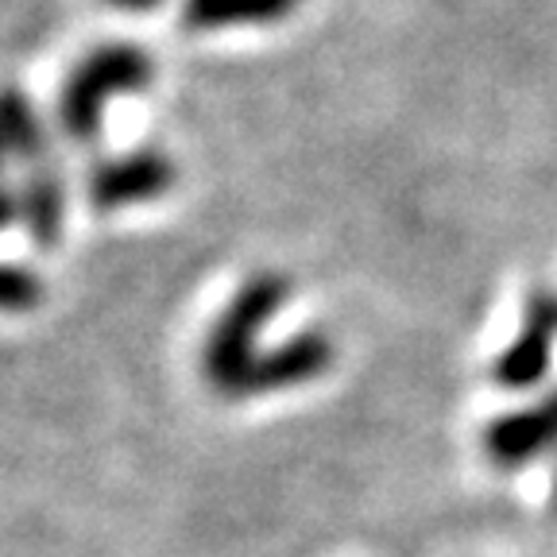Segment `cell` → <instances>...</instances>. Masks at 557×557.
Masks as SVG:
<instances>
[{
	"instance_id": "6da1fadb",
	"label": "cell",
	"mask_w": 557,
	"mask_h": 557,
	"mask_svg": "<svg viewBox=\"0 0 557 557\" xmlns=\"http://www.w3.org/2000/svg\"><path fill=\"white\" fill-rule=\"evenodd\" d=\"M287 298L290 283L283 275H256L236 290L225 313L213 322L206 348H201V372L221 399H244V380H248L256 357H260L256 337L283 310Z\"/></svg>"
},
{
	"instance_id": "7a4b0ae2",
	"label": "cell",
	"mask_w": 557,
	"mask_h": 557,
	"mask_svg": "<svg viewBox=\"0 0 557 557\" xmlns=\"http://www.w3.org/2000/svg\"><path fill=\"white\" fill-rule=\"evenodd\" d=\"M151 82V59L139 47H101L66 78L59 97V121L74 144L101 136L104 104L121 94H139Z\"/></svg>"
},
{
	"instance_id": "3957f363",
	"label": "cell",
	"mask_w": 557,
	"mask_h": 557,
	"mask_svg": "<svg viewBox=\"0 0 557 557\" xmlns=\"http://www.w3.org/2000/svg\"><path fill=\"white\" fill-rule=\"evenodd\" d=\"M554 341H557V290L539 287L531 290L527 306H522V330L511 345L504 348V357L492 368V380L507 392H527L546 380L549 364H554Z\"/></svg>"
},
{
	"instance_id": "277c9868",
	"label": "cell",
	"mask_w": 557,
	"mask_h": 557,
	"mask_svg": "<svg viewBox=\"0 0 557 557\" xmlns=\"http://www.w3.org/2000/svg\"><path fill=\"white\" fill-rule=\"evenodd\" d=\"M174 186V163L163 151H132L121 159H104L89 171V201L104 213L124 206H139V201L163 198Z\"/></svg>"
},
{
	"instance_id": "5b68a950",
	"label": "cell",
	"mask_w": 557,
	"mask_h": 557,
	"mask_svg": "<svg viewBox=\"0 0 557 557\" xmlns=\"http://www.w3.org/2000/svg\"><path fill=\"white\" fill-rule=\"evenodd\" d=\"M557 449V392L546 395L539 407L511 410L484 430L487 461L499 469H522L542 453Z\"/></svg>"
},
{
	"instance_id": "8992f818",
	"label": "cell",
	"mask_w": 557,
	"mask_h": 557,
	"mask_svg": "<svg viewBox=\"0 0 557 557\" xmlns=\"http://www.w3.org/2000/svg\"><path fill=\"white\" fill-rule=\"evenodd\" d=\"M333 364V341L325 333L310 330V333H295L287 345L260 352L244 380V399L252 395H268V392H287L298 383H310L318 375H325Z\"/></svg>"
},
{
	"instance_id": "52a82bcc",
	"label": "cell",
	"mask_w": 557,
	"mask_h": 557,
	"mask_svg": "<svg viewBox=\"0 0 557 557\" xmlns=\"http://www.w3.org/2000/svg\"><path fill=\"white\" fill-rule=\"evenodd\" d=\"M20 221L39 248H54L66 233V178L51 163L27 171L20 190Z\"/></svg>"
},
{
	"instance_id": "ba28073f",
	"label": "cell",
	"mask_w": 557,
	"mask_h": 557,
	"mask_svg": "<svg viewBox=\"0 0 557 557\" xmlns=\"http://www.w3.org/2000/svg\"><path fill=\"white\" fill-rule=\"evenodd\" d=\"M0 139L16 163L27 171L51 163V144H47V128L39 124L35 109L20 89H0Z\"/></svg>"
},
{
	"instance_id": "9c48e42d",
	"label": "cell",
	"mask_w": 557,
	"mask_h": 557,
	"mask_svg": "<svg viewBox=\"0 0 557 557\" xmlns=\"http://www.w3.org/2000/svg\"><path fill=\"white\" fill-rule=\"evenodd\" d=\"M295 4L298 0H190L183 20L198 32L233 24H271L287 16Z\"/></svg>"
},
{
	"instance_id": "30bf717a",
	"label": "cell",
	"mask_w": 557,
	"mask_h": 557,
	"mask_svg": "<svg viewBox=\"0 0 557 557\" xmlns=\"http://www.w3.org/2000/svg\"><path fill=\"white\" fill-rule=\"evenodd\" d=\"M44 302V278L20 263H0V313H32Z\"/></svg>"
},
{
	"instance_id": "8fae6325",
	"label": "cell",
	"mask_w": 557,
	"mask_h": 557,
	"mask_svg": "<svg viewBox=\"0 0 557 557\" xmlns=\"http://www.w3.org/2000/svg\"><path fill=\"white\" fill-rule=\"evenodd\" d=\"M20 218V194L9 183H0V233Z\"/></svg>"
},
{
	"instance_id": "7c38bea8",
	"label": "cell",
	"mask_w": 557,
	"mask_h": 557,
	"mask_svg": "<svg viewBox=\"0 0 557 557\" xmlns=\"http://www.w3.org/2000/svg\"><path fill=\"white\" fill-rule=\"evenodd\" d=\"M9 148H4V139H0V183H4V174H9Z\"/></svg>"
},
{
	"instance_id": "4fadbf2b",
	"label": "cell",
	"mask_w": 557,
	"mask_h": 557,
	"mask_svg": "<svg viewBox=\"0 0 557 557\" xmlns=\"http://www.w3.org/2000/svg\"><path fill=\"white\" fill-rule=\"evenodd\" d=\"M554 507H557V472H554Z\"/></svg>"
}]
</instances>
